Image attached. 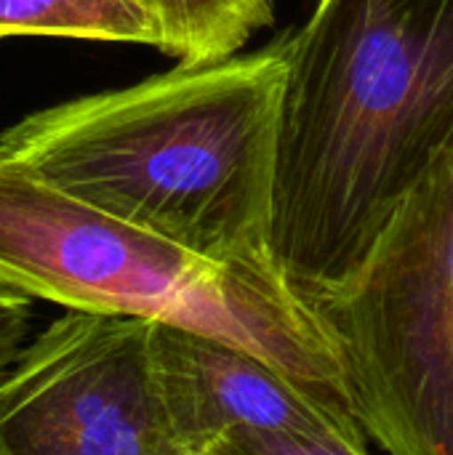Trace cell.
I'll list each match as a JSON object with an SVG mask.
<instances>
[{
	"instance_id": "cell-1",
	"label": "cell",
	"mask_w": 453,
	"mask_h": 455,
	"mask_svg": "<svg viewBox=\"0 0 453 455\" xmlns=\"http://www.w3.org/2000/svg\"><path fill=\"white\" fill-rule=\"evenodd\" d=\"M453 155V0H315L291 32L272 261L310 307Z\"/></svg>"
},
{
	"instance_id": "cell-2",
	"label": "cell",
	"mask_w": 453,
	"mask_h": 455,
	"mask_svg": "<svg viewBox=\"0 0 453 455\" xmlns=\"http://www.w3.org/2000/svg\"><path fill=\"white\" fill-rule=\"evenodd\" d=\"M288 59L283 32L248 56L176 64L45 107L0 133V157L206 259L278 272L272 205Z\"/></svg>"
},
{
	"instance_id": "cell-3",
	"label": "cell",
	"mask_w": 453,
	"mask_h": 455,
	"mask_svg": "<svg viewBox=\"0 0 453 455\" xmlns=\"http://www.w3.org/2000/svg\"><path fill=\"white\" fill-rule=\"evenodd\" d=\"M0 285L69 312L190 328L350 400L331 333L278 272L206 259L5 157Z\"/></svg>"
},
{
	"instance_id": "cell-4",
	"label": "cell",
	"mask_w": 453,
	"mask_h": 455,
	"mask_svg": "<svg viewBox=\"0 0 453 455\" xmlns=\"http://www.w3.org/2000/svg\"><path fill=\"white\" fill-rule=\"evenodd\" d=\"M312 309L363 429L390 455H453V155L403 203L360 275Z\"/></svg>"
},
{
	"instance_id": "cell-5",
	"label": "cell",
	"mask_w": 453,
	"mask_h": 455,
	"mask_svg": "<svg viewBox=\"0 0 453 455\" xmlns=\"http://www.w3.org/2000/svg\"><path fill=\"white\" fill-rule=\"evenodd\" d=\"M152 331L128 315L53 320L0 376V455H187Z\"/></svg>"
},
{
	"instance_id": "cell-6",
	"label": "cell",
	"mask_w": 453,
	"mask_h": 455,
	"mask_svg": "<svg viewBox=\"0 0 453 455\" xmlns=\"http://www.w3.org/2000/svg\"><path fill=\"white\" fill-rule=\"evenodd\" d=\"M152 344L171 424L184 453H208L243 429L342 437L368 445L347 397L238 344L168 323H155Z\"/></svg>"
},
{
	"instance_id": "cell-7",
	"label": "cell",
	"mask_w": 453,
	"mask_h": 455,
	"mask_svg": "<svg viewBox=\"0 0 453 455\" xmlns=\"http://www.w3.org/2000/svg\"><path fill=\"white\" fill-rule=\"evenodd\" d=\"M158 51L182 67L214 64L238 51L275 21V0H144Z\"/></svg>"
},
{
	"instance_id": "cell-8",
	"label": "cell",
	"mask_w": 453,
	"mask_h": 455,
	"mask_svg": "<svg viewBox=\"0 0 453 455\" xmlns=\"http://www.w3.org/2000/svg\"><path fill=\"white\" fill-rule=\"evenodd\" d=\"M19 35L158 48L144 0H0V40Z\"/></svg>"
},
{
	"instance_id": "cell-9",
	"label": "cell",
	"mask_w": 453,
	"mask_h": 455,
	"mask_svg": "<svg viewBox=\"0 0 453 455\" xmlns=\"http://www.w3.org/2000/svg\"><path fill=\"white\" fill-rule=\"evenodd\" d=\"M208 453L214 455H368V445L342 440V437H312L296 432H256L243 429Z\"/></svg>"
},
{
	"instance_id": "cell-10",
	"label": "cell",
	"mask_w": 453,
	"mask_h": 455,
	"mask_svg": "<svg viewBox=\"0 0 453 455\" xmlns=\"http://www.w3.org/2000/svg\"><path fill=\"white\" fill-rule=\"evenodd\" d=\"M32 325V301L0 285V376L16 363Z\"/></svg>"
},
{
	"instance_id": "cell-11",
	"label": "cell",
	"mask_w": 453,
	"mask_h": 455,
	"mask_svg": "<svg viewBox=\"0 0 453 455\" xmlns=\"http://www.w3.org/2000/svg\"><path fill=\"white\" fill-rule=\"evenodd\" d=\"M187 455H214V453H187Z\"/></svg>"
}]
</instances>
